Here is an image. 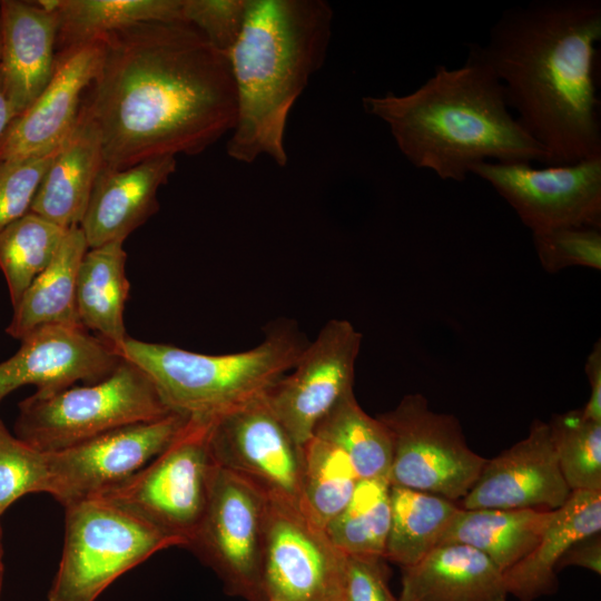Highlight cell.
Masks as SVG:
<instances>
[{
	"instance_id": "1",
	"label": "cell",
	"mask_w": 601,
	"mask_h": 601,
	"mask_svg": "<svg viewBox=\"0 0 601 601\" xmlns=\"http://www.w3.org/2000/svg\"><path fill=\"white\" fill-rule=\"evenodd\" d=\"M102 39L81 107L98 130L104 166L196 156L230 134L236 92L228 59L195 27L144 22Z\"/></svg>"
},
{
	"instance_id": "2",
	"label": "cell",
	"mask_w": 601,
	"mask_h": 601,
	"mask_svg": "<svg viewBox=\"0 0 601 601\" xmlns=\"http://www.w3.org/2000/svg\"><path fill=\"white\" fill-rule=\"evenodd\" d=\"M600 39L599 0H536L503 12L481 46L546 165L601 156Z\"/></svg>"
},
{
	"instance_id": "3",
	"label": "cell",
	"mask_w": 601,
	"mask_h": 601,
	"mask_svg": "<svg viewBox=\"0 0 601 601\" xmlns=\"http://www.w3.org/2000/svg\"><path fill=\"white\" fill-rule=\"evenodd\" d=\"M365 112L384 121L403 156L443 180L463 181L482 161H539L548 152L512 116L502 83L480 45L456 68L436 66L415 90L366 96Z\"/></svg>"
},
{
	"instance_id": "4",
	"label": "cell",
	"mask_w": 601,
	"mask_h": 601,
	"mask_svg": "<svg viewBox=\"0 0 601 601\" xmlns=\"http://www.w3.org/2000/svg\"><path fill=\"white\" fill-rule=\"evenodd\" d=\"M333 10L324 0H247L242 30L227 52L236 121L227 155L243 164L260 156L287 164L289 114L323 66Z\"/></svg>"
},
{
	"instance_id": "5",
	"label": "cell",
	"mask_w": 601,
	"mask_h": 601,
	"mask_svg": "<svg viewBox=\"0 0 601 601\" xmlns=\"http://www.w3.org/2000/svg\"><path fill=\"white\" fill-rule=\"evenodd\" d=\"M307 344L295 322L280 319L244 352L209 355L129 336L115 352L148 375L173 412L213 417L264 396Z\"/></svg>"
},
{
	"instance_id": "6",
	"label": "cell",
	"mask_w": 601,
	"mask_h": 601,
	"mask_svg": "<svg viewBox=\"0 0 601 601\" xmlns=\"http://www.w3.org/2000/svg\"><path fill=\"white\" fill-rule=\"evenodd\" d=\"M173 413L148 375L122 359L106 378L19 403L14 435L41 452L59 451L127 425Z\"/></svg>"
},
{
	"instance_id": "7",
	"label": "cell",
	"mask_w": 601,
	"mask_h": 601,
	"mask_svg": "<svg viewBox=\"0 0 601 601\" xmlns=\"http://www.w3.org/2000/svg\"><path fill=\"white\" fill-rule=\"evenodd\" d=\"M171 546L178 543L102 499L68 504L48 601H96L120 575Z\"/></svg>"
},
{
	"instance_id": "8",
	"label": "cell",
	"mask_w": 601,
	"mask_h": 601,
	"mask_svg": "<svg viewBox=\"0 0 601 601\" xmlns=\"http://www.w3.org/2000/svg\"><path fill=\"white\" fill-rule=\"evenodd\" d=\"M211 417L190 416L177 437L146 466L95 496L187 546L205 513L216 464Z\"/></svg>"
},
{
	"instance_id": "9",
	"label": "cell",
	"mask_w": 601,
	"mask_h": 601,
	"mask_svg": "<svg viewBox=\"0 0 601 601\" xmlns=\"http://www.w3.org/2000/svg\"><path fill=\"white\" fill-rule=\"evenodd\" d=\"M393 445L391 485L461 501L486 459L472 451L457 418L430 408L422 394H408L377 415Z\"/></svg>"
},
{
	"instance_id": "10",
	"label": "cell",
	"mask_w": 601,
	"mask_h": 601,
	"mask_svg": "<svg viewBox=\"0 0 601 601\" xmlns=\"http://www.w3.org/2000/svg\"><path fill=\"white\" fill-rule=\"evenodd\" d=\"M267 496L216 465L203 519L186 548L221 580L226 592L267 601L264 541Z\"/></svg>"
},
{
	"instance_id": "11",
	"label": "cell",
	"mask_w": 601,
	"mask_h": 601,
	"mask_svg": "<svg viewBox=\"0 0 601 601\" xmlns=\"http://www.w3.org/2000/svg\"><path fill=\"white\" fill-rule=\"evenodd\" d=\"M533 233L601 227V156L536 168L526 161H482L471 167Z\"/></svg>"
},
{
	"instance_id": "12",
	"label": "cell",
	"mask_w": 601,
	"mask_h": 601,
	"mask_svg": "<svg viewBox=\"0 0 601 601\" xmlns=\"http://www.w3.org/2000/svg\"><path fill=\"white\" fill-rule=\"evenodd\" d=\"M264 396L211 417L213 460L267 497L302 509L304 446L294 441Z\"/></svg>"
},
{
	"instance_id": "13",
	"label": "cell",
	"mask_w": 601,
	"mask_h": 601,
	"mask_svg": "<svg viewBox=\"0 0 601 601\" xmlns=\"http://www.w3.org/2000/svg\"><path fill=\"white\" fill-rule=\"evenodd\" d=\"M346 553L299 506L267 497L264 581L277 601H344Z\"/></svg>"
},
{
	"instance_id": "14",
	"label": "cell",
	"mask_w": 601,
	"mask_h": 601,
	"mask_svg": "<svg viewBox=\"0 0 601 601\" xmlns=\"http://www.w3.org/2000/svg\"><path fill=\"white\" fill-rule=\"evenodd\" d=\"M190 416L173 412L101 434L59 451L45 452L47 492L63 508L95 497L131 477L161 453Z\"/></svg>"
},
{
	"instance_id": "15",
	"label": "cell",
	"mask_w": 601,
	"mask_h": 601,
	"mask_svg": "<svg viewBox=\"0 0 601 601\" xmlns=\"http://www.w3.org/2000/svg\"><path fill=\"white\" fill-rule=\"evenodd\" d=\"M363 335L345 318L329 319L296 365L264 398L294 441L304 446L318 423L354 390Z\"/></svg>"
},
{
	"instance_id": "16",
	"label": "cell",
	"mask_w": 601,
	"mask_h": 601,
	"mask_svg": "<svg viewBox=\"0 0 601 601\" xmlns=\"http://www.w3.org/2000/svg\"><path fill=\"white\" fill-rule=\"evenodd\" d=\"M20 341V348L0 363V403L23 385L52 394L78 381L99 382L122 361L111 345L82 326H43Z\"/></svg>"
},
{
	"instance_id": "17",
	"label": "cell",
	"mask_w": 601,
	"mask_h": 601,
	"mask_svg": "<svg viewBox=\"0 0 601 601\" xmlns=\"http://www.w3.org/2000/svg\"><path fill=\"white\" fill-rule=\"evenodd\" d=\"M104 55V39L57 52L53 76L0 137V162L49 154L72 132Z\"/></svg>"
},
{
	"instance_id": "18",
	"label": "cell",
	"mask_w": 601,
	"mask_h": 601,
	"mask_svg": "<svg viewBox=\"0 0 601 601\" xmlns=\"http://www.w3.org/2000/svg\"><path fill=\"white\" fill-rule=\"evenodd\" d=\"M571 492L559 467L549 424L534 421L525 439L486 460L457 505L465 510L553 511Z\"/></svg>"
},
{
	"instance_id": "19",
	"label": "cell",
	"mask_w": 601,
	"mask_h": 601,
	"mask_svg": "<svg viewBox=\"0 0 601 601\" xmlns=\"http://www.w3.org/2000/svg\"><path fill=\"white\" fill-rule=\"evenodd\" d=\"M58 14L36 1H0V85L13 118L22 115L56 68Z\"/></svg>"
},
{
	"instance_id": "20",
	"label": "cell",
	"mask_w": 601,
	"mask_h": 601,
	"mask_svg": "<svg viewBox=\"0 0 601 601\" xmlns=\"http://www.w3.org/2000/svg\"><path fill=\"white\" fill-rule=\"evenodd\" d=\"M177 168L175 156L125 169L102 165L79 225L89 248L124 240L159 210L158 190Z\"/></svg>"
},
{
	"instance_id": "21",
	"label": "cell",
	"mask_w": 601,
	"mask_h": 601,
	"mask_svg": "<svg viewBox=\"0 0 601 601\" xmlns=\"http://www.w3.org/2000/svg\"><path fill=\"white\" fill-rule=\"evenodd\" d=\"M503 571L481 551L461 543L436 546L402 568L397 601H508Z\"/></svg>"
},
{
	"instance_id": "22",
	"label": "cell",
	"mask_w": 601,
	"mask_h": 601,
	"mask_svg": "<svg viewBox=\"0 0 601 601\" xmlns=\"http://www.w3.org/2000/svg\"><path fill=\"white\" fill-rule=\"evenodd\" d=\"M601 491H572L553 510L539 542L522 560L503 572L509 595L533 601L558 590L556 564L575 542L599 534Z\"/></svg>"
},
{
	"instance_id": "23",
	"label": "cell",
	"mask_w": 601,
	"mask_h": 601,
	"mask_svg": "<svg viewBox=\"0 0 601 601\" xmlns=\"http://www.w3.org/2000/svg\"><path fill=\"white\" fill-rule=\"evenodd\" d=\"M102 165L98 130L81 107L72 132L38 186L30 211L66 229L78 227Z\"/></svg>"
},
{
	"instance_id": "24",
	"label": "cell",
	"mask_w": 601,
	"mask_h": 601,
	"mask_svg": "<svg viewBox=\"0 0 601 601\" xmlns=\"http://www.w3.org/2000/svg\"><path fill=\"white\" fill-rule=\"evenodd\" d=\"M88 249L80 227L69 228L51 263L13 306L11 321L6 328L9 336L20 341L43 326H81L76 305V284L80 263Z\"/></svg>"
},
{
	"instance_id": "25",
	"label": "cell",
	"mask_w": 601,
	"mask_h": 601,
	"mask_svg": "<svg viewBox=\"0 0 601 601\" xmlns=\"http://www.w3.org/2000/svg\"><path fill=\"white\" fill-rule=\"evenodd\" d=\"M124 243L89 248L77 275L76 305L79 322L117 348L128 337L124 322L130 283L126 276Z\"/></svg>"
},
{
	"instance_id": "26",
	"label": "cell",
	"mask_w": 601,
	"mask_h": 601,
	"mask_svg": "<svg viewBox=\"0 0 601 601\" xmlns=\"http://www.w3.org/2000/svg\"><path fill=\"white\" fill-rule=\"evenodd\" d=\"M553 511L460 508L441 543H461L490 558L501 571L522 560L539 542Z\"/></svg>"
},
{
	"instance_id": "27",
	"label": "cell",
	"mask_w": 601,
	"mask_h": 601,
	"mask_svg": "<svg viewBox=\"0 0 601 601\" xmlns=\"http://www.w3.org/2000/svg\"><path fill=\"white\" fill-rule=\"evenodd\" d=\"M57 52L144 22L184 21V0H60Z\"/></svg>"
},
{
	"instance_id": "28",
	"label": "cell",
	"mask_w": 601,
	"mask_h": 601,
	"mask_svg": "<svg viewBox=\"0 0 601 601\" xmlns=\"http://www.w3.org/2000/svg\"><path fill=\"white\" fill-rule=\"evenodd\" d=\"M391 525L384 558L401 568L440 545L460 506L439 495L391 485Z\"/></svg>"
},
{
	"instance_id": "29",
	"label": "cell",
	"mask_w": 601,
	"mask_h": 601,
	"mask_svg": "<svg viewBox=\"0 0 601 601\" xmlns=\"http://www.w3.org/2000/svg\"><path fill=\"white\" fill-rule=\"evenodd\" d=\"M314 435L344 451L359 480H388L393 454L391 434L377 416L372 417L361 407L354 390L318 423Z\"/></svg>"
},
{
	"instance_id": "30",
	"label": "cell",
	"mask_w": 601,
	"mask_h": 601,
	"mask_svg": "<svg viewBox=\"0 0 601 601\" xmlns=\"http://www.w3.org/2000/svg\"><path fill=\"white\" fill-rule=\"evenodd\" d=\"M67 230L29 210L0 233V269L12 307L51 263Z\"/></svg>"
},
{
	"instance_id": "31",
	"label": "cell",
	"mask_w": 601,
	"mask_h": 601,
	"mask_svg": "<svg viewBox=\"0 0 601 601\" xmlns=\"http://www.w3.org/2000/svg\"><path fill=\"white\" fill-rule=\"evenodd\" d=\"M358 481L337 445L315 435L304 445L302 510L323 529L347 505Z\"/></svg>"
},
{
	"instance_id": "32",
	"label": "cell",
	"mask_w": 601,
	"mask_h": 601,
	"mask_svg": "<svg viewBox=\"0 0 601 601\" xmlns=\"http://www.w3.org/2000/svg\"><path fill=\"white\" fill-rule=\"evenodd\" d=\"M390 490L386 479L358 481L347 505L325 528L341 551L384 558L391 525Z\"/></svg>"
},
{
	"instance_id": "33",
	"label": "cell",
	"mask_w": 601,
	"mask_h": 601,
	"mask_svg": "<svg viewBox=\"0 0 601 601\" xmlns=\"http://www.w3.org/2000/svg\"><path fill=\"white\" fill-rule=\"evenodd\" d=\"M549 424L562 476L571 491H601V422L581 410L555 415Z\"/></svg>"
},
{
	"instance_id": "34",
	"label": "cell",
	"mask_w": 601,
	"mask_h": 601,
	"mask_svg": "<svg viewBox=\"0 0 601 601\" xmlns=\"http://www.w3.org/2000/svg\"><path fill=\"white\" fill-rule=\"evenodd\" d=\"M46 453L10 433L0 418V516L20 497L46 493Z\"/></svg>"
},
{
	"instance_id": "35",
	"label": "cell",
	"mask_w": 601,
	"mask_h": 601,
	"mask_svg": "<svg viewBox=\"0 0 601 601\" xmlns=\"http://www.w3.org/2000/svg\"><path fill=\"white\" fill-rule=\"evenodd\" d=\"M532 235L539 259L548 272L573 266L600 270V228L566 227Z\"/></svg>"
},
{
	"instance_id": "36",
	"label": "cell",
	"mask_w": 601,
	"mask_h": 601,
	"mask_svg": "<svg viewBox=\"0 0 601 601\" xmlns=\"http://www.w3.org/2000/svg\"><path fill=\"white\" fill-rule=\"evenodd\" d=\"M60 147L46 155L0 162V233L30 210L38 186Z\"/></svg>"
},
{
	"instance_id": "37",
	"label": "cell",
	"mask_w": 601,
	"mask_h": 601,
	"mask_svg": "<svg viewBox=\"0 0 601 601\" xmlns=\"http://www.w3.org/2000/svg\"><path fill=\"white\" fill-rule=\"evenodd\" d=\"M246 4L247 0H184V21L227 55L242 30Z\"/></svg>"
},
{
	"instance_id": "38",
	"label": "cell",
	"mask_w": 601,
	"mask_h": 601,
	"mask_svg": "<svg viewBox=\"0 0 601 601\" xmlns=\"http://www.w3.org/2000/svg\"><path fill=\"white\" fill-rule=\"evenodd\" d=\"M385 559L346 554L344 601H388Z\"/></svg>"
},
{
	"instance_id": "39",
	"label": "cell",
	"mask_w": 601,
	"mask_h": 601,
	"mask_svg": "<svg viewBox=\"0 0 601 601\" xmlns=\"http://www.w3.org/2000/svg\"><path fill=\"white\" fill-rule=\"evenodd\" d=\"M568 565H579L600 574L601 542L599 534H594L572 544L559 560L556 571Z\"/></svg>"
},
{
	"instance_id": "40",
	"label": "cell",
	"mask_w": 601,
	"mask_h": 601,
	"mask_svg": "<svg viewBox=\"0 0 601 601\" xmlns=\"http://www.w3.org/2000/svg\"><path fill=\"white\" fill-rule=\"evenodd\" d=\"M585 373L590 383L591 393L588 403L581 408L583 416L601 422V345L595 343L587 358Z\"/></svg>"
},
{
	"instance_id": "41",
	"label": "cell",
	"mask_w": 601,
	"mask_h": 601,
	"mask_svg": "<svg viewBox=\"0 0 601 601\" xmlns=\"http://www.w3.org/2000/svg\"><path fill=\"white\" fill-rule=\"evenodd\" d=\"M13 119L12 111L0 85V137Z\"/></svg>"
},
{
	"instance_id": "42",
	"label": "cell",
	"mask_w": 601,
	"mask_h": 601,
	"mask_svg": "<svg viewBox=\"0 0 601 601\" xmlns=\"http://www.w3.org/2000/svg\"><path fill=\"white\" fill-rule=\"evenodd\" d=\"M3 535H2V529L0 525V597L2 591V583H3V574H4V564H3Z\"/></svg>"
},
{
	"instance_id": "43",
	"label": "cell",
	"mask_w": 601,
	"mask_h": 601,
	"mask_svg": "<svg viewBox=\"0 0 601 601\" xmlns=\"http://www.w3.org/2000/svg\"><path fill=\"white\" fill-rule=\"evenodd\" d=\"M388 601H397L396 597L393 595V593L391 592V590H390V592H388Z\"/></svg>"
},
{
	"instance_id": "44",
	"label": "cell",
	"mask_w": 601,
	"mask_h": 601,
	"mask_svg": "<svg viewBox=\"0 0 601 601\" xmlns=\"http://www.w3.org/2000/svg\"><path fill=\"white\" fill-rule=\"evenodd\" d=\"M0 55H1V35H0Z\"/></svg>"
},
{
	"instance_id": "45",
	"label": "cell",
	"mask_w": 601,
	"mask_h": 601,
	"mask_svg": "<svg viewBox=\"0 0 601 601\" xmlns=\"http://www.w3.org/2000/svg\"><path fill=\"white\" fill-rule=\"evenodd\" d=\"M267 601H277V600H274V599H268Z\"/></svg>"
}]
</instances>
